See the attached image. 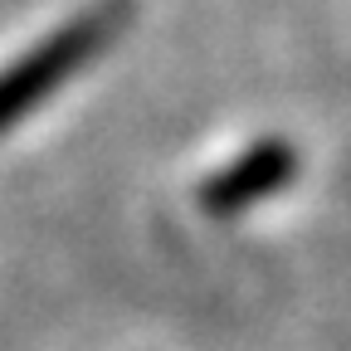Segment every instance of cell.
Instances as JSON below:
<instances>
[{"mask_svg":"<svg viewBox=\"0 0 351 351\" xmlns=\"http://www.w3.org/2000/svg\"><path fill=\"white\" fill-rule=\"evenodd\" d=\"M117 20H122V10H98V15H88L83 25L64 29L59 39H49L25 64H15L5 78H0V132H5L10 122H20L39 98H49L78 64L93 59L103 44H108V34H112Z\"/></svg>","mask_w":351,"mask_h":351,"instance_id":"obj_1","label":"cell"},{"mask_svg":"<svg viewBox=\"0 0 351 351\" xmlns=\"http://www.w3.org/2000/svg\"><path fill=\"white\" fill-rule=\"evenodd\" d=\"M293 171H298V152L288 142H258L249 156H239L234 166H225L215 176V181L200 191V205L210 215H234L263 195H274L293 181Z\"/></svg>","mask_w":351,"mask_h":351,"instance_id":"obj_2","label":"cell"}]
</instances>
